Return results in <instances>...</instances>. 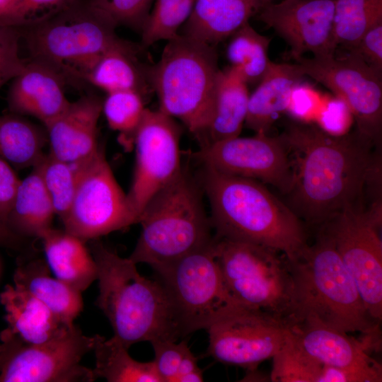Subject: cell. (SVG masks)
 I'll return each instance as SVG.
<instances>
[{
  "mask_svg": "<svg viewBox=\"0 0 382 382\" xmlns=\"http://www.w3.org/2000/svg\"><path fill=\"white\" fill-rule=\"evenodd\" d=\"M279 137L294 174L284 203L309 231L363 200L368 175L381 156V146L356 128L335 135L306 122L289 123Z\"/></svg>",
  "mask_w": 382,
  "mask_h": 382,
  "instance_id": "6da1fadb",
  "label": "cell"
},
{
  "mask_svg": "<svg viewBox=\"0 0 382 382\" xmlns=\"http://www.w3.org/2000/svg\"><path fill=\"white\" fill-rule=\"evenodd\" d=\"M197 179L209 200L216 236L275 250L291 262L302 257L309 230L262 183L202 166Z\"/></svg>",
  "mask_w": 382,
  "mask_h": 382,
  "instance_id": "7a4b0ae2",
  "label": "cell"
},
{
  "mask_svg": "<svg viewBox=\"0 0 382 382\" xmlns=\"http://www.w3.org/2000/svg\"><path fill=\"white\" fill-rule=\"evenodd\" d=\"M91 241L99 289L96 305L108 319L112 337L127 349L142 341H176L180 330L161 282L141 276L129 257H121L98 239Z\"/></svg>",
  "mask_w": 382,
  "mask_h": 382,
  "instance_id": "3957f363",
  "label": "cell"
},
{
  "mask_svg": "<svg viewBox=\"0 0 382 382\" xmlns=\"http://www.w3.org/2000/svg\"><path fill=\"white\" fill-rule=\"evenodd\" d=\"M295 307L288 321L311 316L345 333L381 339L380 323L369 313L330 238L320 228L302 257L289 261Z\"/></svg>",
  "mask_w": 382,
  "mask_h": 382,
  "instance_id": "277c9868",
  "label": "cell"
},
{
  "mask_svg": "<svg viewBox=\"0 0 382 382\" xmlns=\"http://www.w3.org/2000/svg\"><path fill=\"white\" fill-rule=\"evenodd\" d=\"M198 179L183 166L179 174L144 208L141 233L129 258L158 274L183 257L212 243V224Z\"/></svg>",
  "mask_w": 382,
  "mask_h": 382,
  "instance_id": "5b68a950",
  "label": "cell"
},
{
  "mask_svg": "<svg viewBox=\"0 0 382 382\" xmlns=\"http://www.w3.org/2000/svg\"><path fill=\"white\" fill-rule=\"evenodd\" d=\"M220 69L214 46L179 34L146 70L158 110L180 120L202 141L210 122Z\"/></svg>",
  "mask_w": 382,
  "mask_h": 382,
  "instance_id": "8992f818",
  "label": "cell"
},
{
  "mask_svg": "<svg viewBox=\"0 0 382 382\" xmlns=\"http://www.w3.org/2000/svg\"><path fill=\"white\" fill-rule=\"evenodd\" d=\"M115 28L89 1L76 0L52 17L24 29L31 59L50 66L65 81L82 82L100 56L129 44L117 35Z\"/></svg>",
  "mask_w": 382,
  "mask_h": 382,
  "instance_id": "52a82bcc",
  "label": "cell"
},
{
  "mask_svg": "<svg viewBox=\"0 0 382 382\" xmlns=\"http://www.w3.org/2000/svg\"><path fill=\"white\" fill-rule=\"evenodd\" d=\"M213 247L225 286L235 301L286 320L291 317L295 307L294 282L283 254L215 235Z\"/></svg>",
  "mask_w": 382,
  "mask_h": 382,
  "instance_id": "ba28073f",
  "label": "cell"
},
{
  "mask_svg": "<svg viewBox=\"0 0 382 382\" xmlns=\"http://www.w3.org/2000/svg\"><path fill=\"white\" fill-rule=\"evenodd\" d=\"M213 240L158 273L180 335L207 330L230 308L239 304L225 286Z\"/></svg>",
  "mask_w": 382,
  "mask_h": 382,
  "instance_id": "9c48e42d",
  "label": "cell"
},
{
  "mask_svg": "<svg viewBox=\"0 0 382 382\" xmlns=\"http://www.w3.org/2000/svg\"><path fill=\"white\" fill-rule=\"evenodd\" d=\"M381 222L382 206H366L360 201L347 206L318 228L332 240L354 280L369 313L380 323L382 319Z\"/></svg>",
  "mask_w": 382,
  "mask_h": 382,
  "instance_id": "30bf717a",
  "label": "cell"
},
{
  "mask_svg": "<svg viewBox=\"0 0 382 382\" xmlns=\"http://www.w3.org/2000/svg\"><path fill=\"white\" fill-rule=\"evenodd\" d=\"M96 339L74 325L40 344L0 335V382H92L93 369L80 362L93 351Z\"/></svg>",
  "mask_w": 382,
  "mask_h": 382,
  "instance_id": "8fae6325",
  "label": "cell"
},
{
  "mask_svg": "<svg viewBox=\"0 0 382 382\" xmlns=\"http://www.w3.org/2000/svg\"><path fill=\"white\" fill-rule=\"evenodd\" d=\"M295 61L303 76L325 86L346 104L358 131L381 146V73L348 51Z\"/></svg>",
  "mask_w": 382,
  "mask_h": 382,
  "instance_id": "7c38bea8",
  "label": "cell"
},
{
  "mask_svg": "<svg viewBox=\"0 0 382 382\" xmlns=\"http://www.w3.org/2000/svg\"><path fill=\"white\" fill-rule=\"evenodd\" d=\"M64 230L85 243L134 224L126 194L100 146L81 170Z\"/></svg>",
  "mask_w": 382,
  "mask_h": 382,
  "instance_id": "4fadbf2b",
  "label": "cell"
},
{
  "mask_svg": "<svg viewBox=\"0 0 382 382\" xmlns=\"http://www.w3.org/2000/svg\"><path fill=\"white\" fill-rule=\"evenodd\" d=\"M181 131L174 118L146 108L135 132V166L129 192V210L134 224L149 199L180 172Z\"/></svg>",
  "mask_w": 382,
  "mask_h": 382,
  "instance_id": "5bb4252c",
  "label": "cell"
},
{
  "mask_svg": "<svg viewBox=\"0 0 382 382\" xmlns=\"http://www.w3.org/2000/svg\"><path fill=\"white\" fill-rule=\"evenodd\" d=\"M208 354L226 364L255 369L284 345L287 320L267 311L236 304L207 329Z\"/></svg>",
  "mask_w": 382,
  "mask_h": 382,
  "instance_id": "9a60e30c",
  "label": "cell"
},
{
  "mask_svg": "<svg viewBox=\"0 0 382 382\" xmlns=\"http://www.w3.org/2000/svg\"><path fill=\"white\" fill-rule=\"evenodd\" d=\"M192 158L220 173L269 184L286 195L294 174L288 151L279 136L255 133L200 146Z\"/></svg>",
  "mask_w": 382,
  "mask_h": 382,
  "instance_id": "2e32d148",
  "label": "cell"
},
{
  "mask_svg": "<svg viewBox=\"0 0 382 382\" xmlns=\"http://www.w3.org/2000/svg\"><path fill=\"white\" fill-rule=\"evenodd\" d=\"M335 0H282L259 11V19L289 45L296 60L307 52L313 57L333 55Z\"/></svg>",
  "mask_w": 382,
  "mask_h": 382,
  "instance_id": "e0dca14e",
  "label": "cell"
},
{
  "mask_svg": "<svg viewBox=\"0 0 382 382\" xmlns=\"http://www.w3.org/2000/svg\"><path fill=\"white\" fill-rule=\"evenodd\" d=\"M289 335L310 359L323 366L364 370H382L359 339L305 316L288 322Z\"/></svg>",
  "mask_w": 382,
  "mask_h": 382,
  "instance_id": "ac0fdd59",
  "label": "cell"
},
{
  "mask_svg": "<svg viewBox=\"0 0 382 382\" xmlns=\"http://www.w3.org/2000/svg\"><path fill=\"white\" fill-rule=\"evenodd\" d=\"M102 105L100 98L93 95L70 102L59 116L45 126L50 154L71 163L91 158L100 148L97 135Z\"/></svg>",
  "mask_w": 382,
  "mask_h": 382,
  "instance_id": "d6986e66",
  "label": "cell"
},
{
  "mask_svg": "<svg viewBox=\"0 0 382 382\" xmlns=\"http://www.w3.org/2000/svg\"><path fill=\"white\" fill-rule=\"evenodd\" d=\"M63 76L47 64L31 59L12 80L8 93L11 113L38 119L44 126L69 105Z\"/></svg>",
  "mask_w": 382,
  "mask_h": 382,
  "instance_id": "ffe728a7",
  "label": "cell"
},
{
  "mask_svg": "<svg viewBox=\"0 0 382 382\" xmlns=\"http://www.w3.org/2000/svg\"><path fill=\"white\" fill-rule=\"evenodd\" d=\"M7 327L0 335L13 337L28 344H40L64 335L68 325L45 304L15 285H6L0 294Z\"/></svg>",
  "mask_w": 382,
  "mask_h": 382,
  "instance_id": "44dd1931",
  "label": "cell"
},
{
  "mask_svg": "<svg viewBox=\"0 0 382 382\" xmlns=\"http://www.w3.org/2000/svg\"><path fill=\"white\" fill-rule=\"evenodd\" d=\"M261 7V0H196L180 34L215 47L249 23Z\"/></svg>",
  "mask_w": 382,
  "mask_h": 382,
  "instance_id": "7402d4cb",
  "label": "cell"
},
{
  "mask_svg": "<svg viewBox=\"0 0 382 382\" xmlns=\"http://www.w3.org/2000/svg\"><path fill=\"white\" fill-rule=\"evenodd\" d=\"M303 74L298 65L271 62L267 71L250 95L245 126L267 134L278 116L287 110L292 91Z\"/></svg>",
  "mask_w": 382,
  "mask_h": 382,
  "instance_id": "603a6c76",
  "label": "cell"
},
{
  "mask_svg": "<svg viewBox=\"0 0 382 382\" xmlns=\"http://www.w3.org/2000/svg\"><path fill=\"white\" fill-rule=\"evenodd\" d=\"M13 279V285L37 298L68 325L74 324L83 309L81 293L52 276L44 259L18 260Z\"/></svg>",
  "mask_w": 382,
  "mask_h": 382,
  "instance_id": "cb8c5ba5",
  "label": "cell"
},
{
  "mask_svg": "<svg viewBox=\"0 0 382 382\" xmlns=\"http://www.w3.org/2000/svg\"><path fill=\"white\" fill-rule=\"evenodd\" d=\"M40 239L45 260L55 277L81 294L97 280L96 263L84 241L52 227Z\"/></svg>",
  "mask_w": 382,
  "mask_h": 382,
  "instance_id": "d4e9b609",
  "label": "cell"
},
{
  "mask_svg": "<svg viewBox=\"0 0 382 382\" xmlns=\"http://www.w3.org/2000/svg\"><path fill=\"white\" fill-rule=\"evenodd\" d=\"M249 96L247 83L235 69L220 70L212 115L200 146L240 135Z\"/></svg>",
  "mask_w": 382,
  "mask_h": 382,
  "instance_id": "484cf974",
  "label": "cell"
},
{
  "mask_svg": "<svg viewBox=\"0 0 382 382\" xmlns=\"http://www.w3.org/2000/svg\"><path fill=\"white\" fill-rule=\"evenodd\" d=\"M54 209L36 166L21 180L6 225L17 236L40 238L52 228Z\"/></svg>",
  "mask_w": 382,
  "mask_h": 382,
  "instance_id": "4316f807",
  "label": "cell"
},
{
  "mask_svg": "<svg viewBox=\"0 0 382 382\" xmlns=\"http://www.w3.org/2000/svg\"><path fill=\"white\" fill-rule=\"evenodd\" d=\"M83 81L107 93L132 90L143 94L148 80L137 63L135 47L129 43L100 56L86 71Z\"/></svg>",
  "mask_w": 382,
  "mask_h": 382,
  "instance_id": "83f0119b",
  "label": "cell"
},
{
  "mask_svg": "<svg viewBox=\"0 0 382 382\" xmlns=\"http://www.w3.org/2000/svg\"><path fill=\"white\" fill-rule=\"evenodd\" d=\"M47 141L46 131L21 115H0V158L13 168H33Z\"/></svg>",
  "mask_w": 382,
  "mask_h": 382,
  "instance_id": "f1b7e54d",
  "label": "cell"
},
{
  "mask_svg": "<svg viewBox=\"0 0 382 382\" xmlns=\"http://www.w3.org/2000/svg\"><path fill=\"white\" fill-rule=\"evenodd\" d=\"M96 357L93 372L96 378L109 382H162L154 361L134 360L114 337L106 340L96 335L93 349Z\"/></svg>",
  "mask_w": 382,
  "mask_h": 382,
  "instance_id": "f546056e",
  "label": "cell"
},
{
  "mask_svg": "<svg viewBox=\"0 0 382 382\" xmlns=\"http://www.w3.org/2000/svg\"><path fill=\"white\" fill-rule=\"evenodd\" d=\"M230 37L226 55L231 66L247 84L259 83L271 63L268 57L271 38L257 33L249 23Z\"/></svg>",
  "mask_w": 382,
  "mask_h": 382,
  "instance_id": "4dcf8cb0",
  "label": "cell"
},
{
  "mask_svg": "<svg viewBox=\"0 0 382 382\" xmlns=\"http://www.w3.org/2000/svg\"><path fill=\"white\" fill-rule=\"evenodd\" d=\"M381 22L382 0H335L333 33L337 49H352Z\"/></svg>",
  "mask_w": 382,
  "mask_h": 382,
  "instance_id": "1f68e13d",
  "label": "cell"
},
{
  "mask_svg": "<svg viewBox=\"0 0 382 382\" xmlns=\"http://www.w3.org/2000/svg\"><path fill=\"white\" fill-rule=\"evenodd\" d=\"M87 160L76 163L66 162L49 153L43 154L35 165L40 171L50 197L55 215L61 221L68 213L81 170Z\"/></svg>",
  "mask_w": 382,
  "mask_h": 382,
  "instance_id": "d6a6232c",
  "label": "cell"
},
{
  "mask_svg": "<svg viewBox=\"0 0 382 382\" xmlns=\"http://www.w3.org/2000/svg\"><path fill=\"white\" fill-rule=\"evenodd\" d=\"M195 1L156 0L141 30L142 45L149 46L177 37L189 18Z\"/></svg>",
  "mask_w": 382,
  "mask_h": 382,
  "instance_id": "836d02e7",
  "label": "cell"
},
{
  "mask_svg": "<svg viewBox=\"0 0 382 382\" xmlns=\"http://www.w3.org/2000/svg\"><path fill=\"white\" fill-rule=\"evenodd\" d=\"M145 110L142 94L132 90L107 93L102 105V112L109 127L132 144Z\"/></svg>",
  "mask_w": 382,
  "mask_h": 382,
  "instance_id": "e575fe53",
  "label": "cell"
},
{
  "mask_svg": "<svg viewBox=\"0 0 382 382\" xmlns=\"http://www.w3.org/2000/svg\"><path fill=\"white\" fill-rule=\"evenodd\" d=\"M270 379L273 382H318L323 365L306 356L288 335L272 357Z\"/></svg>",
  "mask_w": 382,
  "mask_h": 382,
  "instance_id": "d590c367",
  "label": "cell"
},
{
  "mask_svg": "<svg viewBox=\"0 0 382 382\" xmlns=\"http://www.w3.org/2000/svg\"><path fill=\"white\" fill-rule=\"evenodd\" d=\"M76 0H18L0 25L27 28L61 12Z\"/></svg>",
  "mask_w": 382,
  "mask_h": 382,
  "instance_id": "8d00e7d4",
  "label": "cell"
},
{
  "mask_svg": "<svg viewBox=\"0 0 382 382\" xmlns=\"http://www.w3.org/2000/svg\"><path fill=\"white\" fill-rule=\"evenodd\" d=\"M115 27L127 25L141 30L152 0H90Z\"/></svg>",
  "mask_w": 382,
  "mask_h": 382,
  "instance_id": "74e56055",
  "label": "cell"
},
{
  "mask_svg": "<svg viewBox=\"0 0 382 382\" xmlns=\"http://www.w3.org/2000/svg\"><path fill=\"white\" fill-rule=\"evenodd\" d=\"M18 28L0 25V88L24 69L26 62L19 54Z\"/></svg>",
  "mask_w": 382,
  "mask_h": 382,
  "instance_id": "f35d334b",
  "label": "cell"
},
{
  "mask_svg": "<svg viewBox=\"0 0 382 382\" xmlns=\"http://www.w3.org/2000/svg\"><path fill=\"white\" fill-rule=\"evenodd\" d=\"M151 344L155 353L153 361L162 382H175L181 360L189 349L187 343L162 339L154 340Z\"/></svg>",
  "mask_w": 382,
  "mask_h": 382,
  "instance_id": "ab89813d",
  "label": "cell"
},
{
  "mask_svg": "<svg viewBox=\"0 0 382 382\" xmlns=\"http://www.w3.org/2000/svg\"><path fill=\"white\" fill-rule=\"evenodd\" d=\"M351 52L378 72H382V22L371 27Z\"/></svg>",
  "mask_w": 382,
  "mask_h": 382,
  "instance_id": "60d3db41",
  "label": "cell"
},
{
  "mask_svg": "<svg viewBox=\"0 0 382 382\" xmlns=\"http://www.w3.org/2000/svg\"><path fill=\"white\" fill-rule=\"evenodd\" d=\"M382 370H364L323 366L318 382H381Z\"/></svg>",
  "mask_w": 382,
  "mask_h": 382,
  "instance_id": "b9f144b4",
  "label": "cell"
},
{
  "mask_svg": "<svg viewBox=\"0 0 382 382\" xmlns=\"http://www.w3.org/2000/svg\"><path fill=\"white\" fill-rule=\"evenodd\" d=\"M20 182L13 167L0 158V221L5 225Z\"/></svg>",
  "mask_w": 382,
  "mask_h": 382,
  "instance_id": "7bdbcfd3",
  "label": "cell"
},
{
  "mask_svg": "<svg viewBox=\"0 0 382 382\" xmlns=\"http://www.w3.org/2000/svg\"><path fill=\"white\" fill-rule=\"evenodd\" d=\"M203 381L202 371L197 366V359L188 349L181 360L175 382Z\"/></svg>",
  "mask_w": 382,
  "mask_h": 382,
  "instance_id": "ee69618b",
  "label": "cell"
},
{
  "mask_svg": "<svg viewBox=\"0 0 382 382\" xmlns=\"http://www.w3.org/2000/svg\"><path fill=\"white\" fill-rule=\"evenodd\" d=\"M25 238L13 233L0 221V247L18 250L25 243Z\"/></svg>",
  "mask_w": 382,
  "mask_h": 382,
  "instance_id": "f6af8a7d",
  "label": "cell"
},
{
  "mask_svg": "<svg viewBox=\"0 0 382 382\" xmlns=\"http://www.w3.org/2000/svg\"><path fill=\"white\" fill-rule=\"evenodd\" d=\"M18 0H0V22L13 10Z\"/></svg>",
  "mask_w": 382,
  "mask_h": 382,
  "instance_id": "bcb514c9",
  "label": "cell"
},
{
  "mask_svg": "<svg viewBox=\"0 0 382 382\" xmlns=\"http://www.w3.org/2000/svg\"><path fill=\"white\" fill-rule=\"evenodd\" d=\"M274 0H261V5H262V7L269 3H271ZM261 7V8H262Z\"/></svg>",
  "mask_w": 382,
  "mask_h": 382,
  "instance_id": "7dc6e473",
  "label": "cell"
}]
</instances>
